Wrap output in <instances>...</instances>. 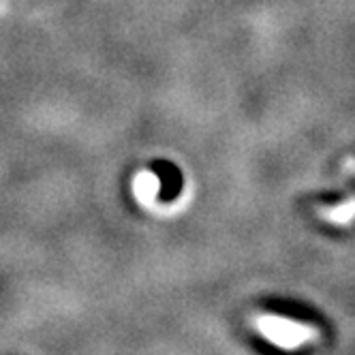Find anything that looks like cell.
<instances>
[{
  "label": "cell",
  "mask_w": 355,
  "mask_h": 355,
  "mask_svg": "<svg viewBox=\"0 0 355 355\" xmlns=\"http://www.w3.org/2000/svg\"><path fill=\"white\" fill-rule=\"evenodd\" d=\"M261 332L276 345L283 347H295L306 336V327H302L289 319H278V317H263L259 321Z\"/></svg>",
  "instance_id": "cell-1"
},
{
  "label": "cell",
  "mask_w": 355,
  "mask_h": 355,
  "mask_svg": "<svg viewBox=\"0 0 355 355\" xmlns=\"http://www.w3.org/2000/svg\"><path fill=\"white\" fill-rule=\"evenodd\" d=\"M157 187H159V180L152 173H141L137 178V195L141 199H150L152 195H155Z\"/></svg>",
  "instance_id": "cell-2"
}]
</instances>
